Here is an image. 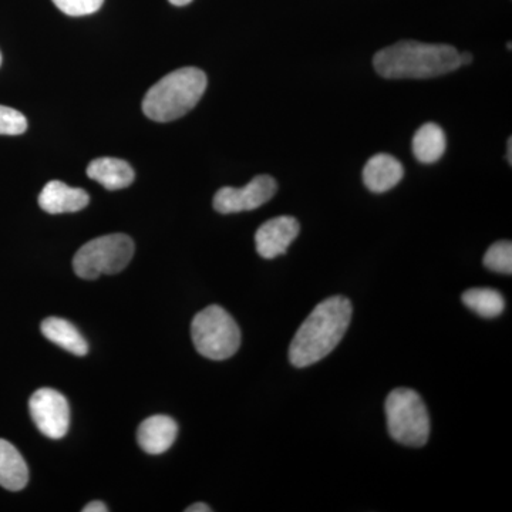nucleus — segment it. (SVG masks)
Returning a JSON list of instances; mask_svg holds the SVG:
<instances>
[{"label": "nucleus", "instance_id": "1", "mask_svg": "<svg viewBox=\"0 0 512 512\" xmlns=\"http://www.w3.org/2000/svg\"><path fill=\"white\" fill-rule=\"evenodd\" d=\"M352 313V303L345 296H332L320 302L289 346L291 365L303 369L330 355L348 332Z\"/></svg>", "mask_w": 512, "mask_h": 512}, {"label": "nucleus", "instance_id": "2", "mask_svg": "<svg viewBox=\"0 0 512 512\" xmlns=\"http://www.w3.org/2000/svg\"><path fill=\"white\" fill-rule=\"evenodd\" d=\"M376 72L384 79H431L460 66L456 47L403 40L376 53Z\"/></svg>", "mask_w": 512, "mask_h": 512}, {"label": "nucleus", "instance_id": "3", "mask_svg": "<svg viewBox=\"0 0 512 512\" xmlns=\"http://www.w3.org/2000/svg\"><path fill=\"white\" fill-rule=\"evenodd\" d=\"M207 84V76L197 67L175 70L148 90L143 100L144 114L157 123L180 119L200 103Z\"/></svg>", "mask_w": 512, "mask_h": 512}, {"label": "nucleus", "instance_id": "4", "mask_svg": "<svg viewBox=\"0 0 512 512\" xmlns=\"http://www.w3.org/2000/svg\"><path fill=\"white\" fill-rule=\"evenodd\" d=\"M387 429L397 443L407 447L426 446L430 417L419 393L412 389L393 390L386 400Z\"/></svg>", "mask_w": 512, "mask_h": 512}, {"label": "nucleus", "instance_id": "5", "mask_svg": "<svg viewBox=\"0 0 512 512\" xmlns=\"http://www.w3.org/2000/svg\"><path fill=\"white\" fill-rule=\"evenodd\" d=\"M192 342L201 356L229 359L241 346V329L224 308L211 305L198 312L191 325Z\"/></svg>", "mask_w": 512, "mask_h": 512}, {"label": "nucleus", "instance_id": "6", "mask_svg": "<svg viewBox=\"0 0 512 512\" xmlns=\"http://www.w3.org/2000/svg\"><path fill=\"white\" fill-rule=\"evenodd\" d=\"M134 255L133 239L126 234L104 235L87 242L73 258V269L79 278L97 279L123 271Z\"/></svg>", "mask_w": 512, "mask_h": 512}, {"label": "nucleus", "instance_id": "7", "mask_svg": "<svg viewBox=\"0 0 512 512\" xmlns=\"http://www.w3.org/2000/svg\"><path fill=\"white\" fill-rule=\"evenodd\" d=\"M30 416L49 439H63L69 431L70 407L66 397L53 389H39L30 397Z\"/></svg>", "mask_w": 512, "mask_h": 512}, {"label": "nucleus", "instance_id": "8", "mask_svg": "<svg viewBox=\"0 0 512 512\" xmlns=\"http://www.w3.org/2000/svg\"><path fill=\"white\" fill-rule=\"evenodd\" d=\"M278 183L271 175H258L244 188L224 187L215 194L214 208L220 214H237L262 207L274 198Z\"/></svg>", "mask_w": 512, "mask_h": 512}, {"label": "nucleus", "instance_id": "9", "mask_svg": "<svg viewBox=\"0 0 512 512\" xmlns=\"http://www.w3.org/2000/svg\"><path fill=\"white\" fill-rule=\"evenodd\" d=\"M301 225L288 215L272 218L258 228L255 234L256 252L265 259H274L286 254L299 235Z\"/></svg>", "mask_w": 512, "mask_h": 512}, {"label": "nucleus", "instance_id": "10", "mask_svg": "<svg viewBox=\"0 0 512 512\" xmlns=\"http://www.w3.org/2000/svg\"><path fill=\"white\" fill-rule=\"evenodd\" d=\"M89 202L90 197L86 191L69 187L62 181H50L39 195L40 208L53 215L82 211Z\"/></svg>", "mask_w": 512, "mask_h": 512}, {"label": "nucleus", "instance_id": "11", "mask_svg": "<svg viewBox=\"0 0 512 512\" xmlns=\"http://www.w3.org/2000/svg\"><path fill=\"white\" fill-rule=\"evenodd\" d=\"M178 426L171 417L151 416L140 424L137 431L138 446L148 454H163L177 439Z\"/></svg>", "mask_w": 512, "mask_h": 512}, {"label": "nucleus", "instance_id": "12", "mask_svg": "<svg viewBox=\"0 0 512 512\" xmlns=\"http://www.w3.org/2000/svg\"><path fill=\"white\" fill-rule=\"evenodd\" d=\"M404 177V168L397 158L390 154H376L367 161L363 170V183L367 190L382 194L396 187Z\"/></svg>", "mask_w": 512, "mask_h": 512}, {"label": "nucleus", "instance_id": "13", "mask_svg": "<svg viewBox=\"0 0 512 512\" xmlns=\"http://www.w3.org/2000/svg\"><path fill=\"white\" fill-rule=\"evenodd\" d=\"M87 175L110 191L130 187L136 178L133 167L127 161L111 157L97 158L92 161L87 167Z\"/></svg>", "mask_w": 512, "mask_h": 512}, {"label": "nucleus", "instance_id": "14", "mask_svg": "<svg viewBox=\"0 0 512 512\" xmlns=\"http://www.w3.org/2000/svg\"><path fill=\"white\" fill-rule=\"evenodd\" d=\"M29 468L18 448L0 439V485L9 491H20L28 485Z\"/></svg>", "mask_w": 512, "mask_h": 512}, {"label": "nucleus", "instance_id": "15", "mask_svg": "<svg viewBox=\"0 0 512 512\" xmlns=\"http://www.w3.org/2000/svg\"><path fill=\"white\" fill-rule=\"evenodd\" d=\"M43 336L74 356H86L89 345L73 323L62 318H47L42 323Z\"/></svg>", "mask_w": 512, "mask_h": 512}, {"label": "nucleus", "instance_id": "16", "mask_svg": "<svg viewBox=\"0 0 512 512\" xmlns=\"http://www.w3.org/2000/svg\"><path fill=\"white\" fill-rule=\"evenodd\" d=\"M447 138L439 124L427 123L421 126L413 137L414 157L423 164L437 163L443 157Z\"/></svg>", "mask_w": 512, "mask_h": 512}, {"label": "nucleus", "instance_id": "17", "mask_svg": "<svg viewBox=\"0 0 512 512\" xmlns=\"http://www.w3.org/2000/svg\"><path fill=\"white\" fill-rule=\"evenodd\" d=\"M461 301L468 309L485 319L497 318L505 309L504 296L490 288L467 289L461 296Z\"/></svg>", "mask_w": 512, "mask_h": 512}, {"label": "nucleus", "instance_id": "18", "mask_svg": "<svg viewBox=\"0 0 512 512\" xmlns=\"http://www.w3.org/2000/svg\"><path fill=\"white\" fill-rule=\"evenodd\" d=\"M485 268L498 274H512V244L511 241H498L488 248L484 255Z\"/></svg>", "mask_w": 512, "mask_h": 512}, {"label": "nucleus", "instance_id": "19", "mask_svg": "<svg viewBox=\"0 0 512 512\" xmlns=\"http://www.w3.org/2000/svg\"><path fill=\"white\" fill-rule=\"evenodd\" d=\"M28 130V120L20 111L0 106V136H20Z\"/></svg>", "mask_w": 512, "mask_h": 512}, {"label": "nucleus", "instance_id": "20", "mask_svg": "<svg viewBox=\"0 0 512 512\" xmlns=\"http://www.w3.org/2000/svg\"><path fill=\"white\" fill-rule=\"evenodd\" d=\"M53 3L64 15L87 16L96 13L103 6L104 0H53Z\"/></svg>", "mask_w": 512, "mask_h": 512}, {"label": "nucleus", "instance_id": "21", "mask_svg": "<svg viewBox=\"0 0 512 512\" xmlns=\"http://www.w3.org/2000/svg\"><path fill=\"white\" fill-rule=\"evenodd\" d=\"M109 508L101 501H93V503L87 504L86 507L83 508V512H107Z\"/></svg>", "mask_w": 512, "mask_h": 512}, {"label": "nucleus", "instance_id": "22", "mask_svg": "<svg viewBox=\"0 0 512 512\" xmlns=\"http://www.w3.org/2000/svg\"><path fill=\"white\" fill-rule=\"evenodd\" d=\"M185 511H187V512H211L212 508L210 507V505L198 503V504H192L191 507H188L187 510H185Z\"/></svg>", "mask_w": 512, "mask_h": 512}, {"label": "nucleus", "instance_id": "23", "mask_svg": "<svg viewBox=\"0 0 512 512\" xmlns=\"http://www.w3.org/2000/svg\"><path fill=\"white\" fill-rule=\"evenodd\" d=\"M458 59H460V66H468L473 63V55L470 52L458 53Z\"/></svg>", "mask_w": 512, "mask_h": 512}, {"label": "nucleus", "instance_id": "24", "mask_svg": "<svg viewBox=\"0 0 512 512\" xmlns=\"http://www.w3.org/2000/svg\"><path fill=\"white\" fill-rule=\"evenodd\" d=\"M507 146H508V156H507L508 164L512 165V138L511 137L508 138Z\"/></svg>", "mask_w": 512, "mask_h": 512}, {"label": "nucleus", "instance_id": "25", "mask_svg": "<svg viewBox=\"0 0 512 512\" xmlns=\"http://www.w3.org/2000/svg\"><path fill=\"white\" fill-rule=\"evenodd\" d=\"M191 2H192V0H170L171 5H174V6L190 5Z\"/></svg>", "mask_w": 512, "mask_h": 512}, {"label": "nucleus", "instance_id": "26", "mask_svg": "<svg viewBox=\"0 0 512 512\" xmlns=\"http://www.w3.org/2000/svg\"><path fill=\"white\" fill-rule=\"evenodd\" d=\"M0 64H2V53H0Z\"/></svg>", "mask_w": 512, "mask_h": 512}]
</instances>
